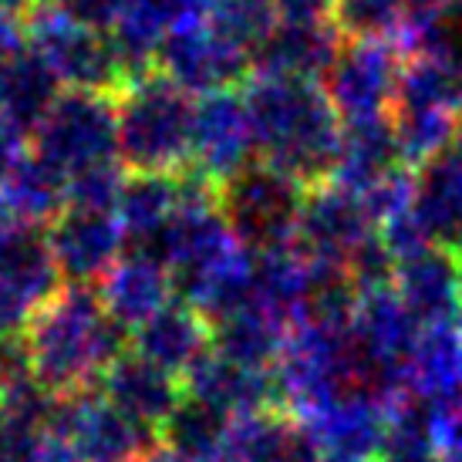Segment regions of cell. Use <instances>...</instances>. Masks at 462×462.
<instances>
[{
    "instance_id": "1",
    "label": "cell",
    "mask_w": 462,
    "mask_h": 462,
    "mask_svg": "<svg viewBox=\"0 0 462 462\" xmlns=\"http://www.w3.org/2000/svg\"><path fill=\"white\" fill-rule=\"evenodd\" d=\"M132 347V334L88 287H68L41 310L31 331V361L54 395L88 392Z\"/></svg>"
},
{
    "instance_id": "2",
    "label": "cell",
    "mask_w": 462,
    "mask_h": 462,
    "mask_svg": "<svg viewBox=\"0 0 462 462\" xmlns=\"http://www.w3.org/2000/svg\"><path fill=\"white\" fill-rule=\"evenodd\" d=\"M58 429L78 462H142L159 442L155 429L118 411L98 388L68 395V405L58 409Z\"/></svg>"
},
{
    "instance_id": "3",
    "label": "cell",
    "mask_w": 462,
    "mask_h": 462,
    "mask_svg": "<svg viewBox=\"0 0 462 462\" xmlns=\"http://www.w3.org/2000/svg\"><path fill=\"white\" fill-rule=\"evenodd\" d=\"M395 294L422 328L452 324L462 318L459 260L446 246H429L409 260H398Z\"/></svg>"
},
{
    "instance_id": "4",
    "label": "cell",
    "mask_w": 462,
    "mask_h": 462,
    "mask_svg": "<svg viewBox=\"0 0 462 462\" xmlns=\"http://www.w3.org/2000/svg\"><path fill=\"white\" fill-rule=\"evenodd\" d=\"M98 392H102L118 411H125L129 419L149 425V429H162L172 409L182 402L186 395V385L182 378L169 374L166 368H159L152 361H145L135 351H125L122 358L102 374L98 382Z\"/></svg>"
},
{
    "instance_id": "5",
    "label": "cell",
    "mask_w": 462,
    "mask_h": 462,
    "mask_svg": "<svg viewBox=\"0 0 462 462\" xmlns=\"http://www.w3.org/2000/svg\"><path fill=\"white\" fill-rule=\"evenodd\" d=\"M385 402L365 395V392H347V395L334 398L318 415H310L304 425L310 429V436L324 456L374 462L382 449V439H385Z\"/></svg>"
},
{
    "instance_id": "6",
    "label": "cell",
    "mask_w": 462,
    "mask_h": 462,
    "mask_svg": "<svg viewBox=\"0 0 462 462\" xmlns=\"http://www.w3.org/2000/svg\"><path fill=\"white\" fill-rule=\"evenodd\" d=\"M182 385L189 395L209 402L213 409L226 411L230 419L281 409V392L273 382V368L270 372L244 368V365L219 358L217 351H209L206 358L196 361L182 378Z\"/></svg>"
},
{
    "instance_id": "7",
    "label": "cell",
    "mask_w": 462,
    "mask_h": 462,
    "mask_svg": "<svg viewBox=\"0 0 462 462\" xmlns=\"http://www.w3.org/2000/svg\"><path fill=\"white\" fill-rule=\"evenodd\" d=\"M132 351L166 368L169 374L186 378L196 361L213 351V331L199 310L182 300H172L169 308L132 331Z\"/></svg>"
},
{
    "instance_id": "8",
    "label": "cell",
    "mask_w": 462,
    "mask_h": 462,
    "mask_svg": "<svg viewBox=\"0 0 462 462\" xmlns=\"http://www.w3.org/2000/svg\"><path fill=\"white\" fill-rule=\"evenodd\" d=\"M324 452L310 429L283 409L233 419L223 462H321Z\"/></svg>"
},
{
    "instance_id": "9",
    "label": "cell",
    "mask_w": 462,
    "mask_h": 462,
    "mask_svg": "<svg viewBox=\"0 0 462 462\" xmlns=\"http://www.w3.org/2000/svg\"><path fill=\"white\" fill-rule=\"evenodd\" d=\"M98 297H102L105 310L132 334L152 314L169 308L176 300V291H172L169 270L159 260L135 254V257H122L105 273Z\"/></svg>"
},
{
    "instance_id": "10",
    "label": "cell",
    "mask_w": 462,
    "mask_h": 462,
    "mask_svg": "<svg viewBox=\"0 0 462 462\" xmlns=\"http://www.w3.org/2000/svg\"><path fill=\"white\" fill-rule=\"evenodd\" d=\"M118 246H122V226L116 219L98 209H85L61 223L51 254L75 281H95L118 263Z\"/></svg>"
},
{
    "instance_id": "11",
    "label": "cell",
    "mask_w": 462,
    "mask_h": 462,
    "mask_svg": "<svg viewBox=\"0 0 462 462\" xmlns=\"http://www.w3.org/2000/svg\"><path fill=\"white\" fill-rule=\"evenodd\" d=\"M442 409L405 392L388 405L385 439L374 462H442Z\"/></svg>"
},
{
    "instance_id": "12",
    "label": "cell",
    "mask_w": 462,
    "mask_h": 462,
    "mask_svg": "<svg viewBox=\"0 0 462 462\" xmlns=\"http://www.w3.org/2000/svg\"><path fill=\"white\" fill-rule=\"evenodd\" d=\"M230 429L233 419L226 411L213 409L209 402L186 392L182 402L159 429V442L189 456V459L223 462L226 459V446H230Z\"/></svg>"
},
{
    "instance_id": "13",
    "label": "cell",
    "mask_w": 462,
    "mask_h": 462,
    "mask_svg": "<svg viewBox=\"0 0 462 462\" xmlns=\"http://www.w3.org/2000/svg\"><path fill=\"white\" fill-rule=\"evenodd\" d=\"M209 331H213V351L219 358L244 368H257V372H270L277 365L287 341V328L257 308H246L209 324Z\"/></svg>"
},
{
    "instance_id": "14",
    "label": "cell",
    "mask_w": 462,
    "mask_h": 462,
    "mask_svg": "<svg viewBox=\"0 0 462 462\" xmlns=\"http://www.w3.org/2000/svg\"><path fill=\"white\" fill-rule=\"evenodd\" d=\"M142 462H199V459H189V456H182V452L169 449V446H162V442H155L152 452H149Z\"/></svg>"
},
{
    "instance_id": "15",
    "label": "cell",
    "mask_w": 462,
    "mask_h": 462,
    "mask_svg": "<svg viewBox=\"0 0 462 462\" xmlns=\"http://www.w3.org/2000/svg\"><path fill=\"white\" fill-rule=\"evenodd\" d=\"M442 462H462V439L442 449Z\"/></svg>"
},
{
    "instance_id": "16",
    "label": "cell",
    "mask_w": 462,
    "mask_h": 462,
    "mask_svg": "<svg viewBox=\"0 0 462 462\" xmlns=\"http://www.w3.org/2000/svg\"><path fill=\"white\" fill-rule=\"evenodd\" d=\"M321 462H355V459H337V456H324Z\"/></svg>"
}]
</instances>
